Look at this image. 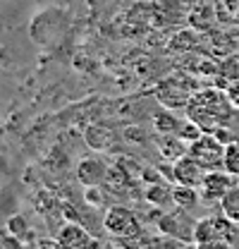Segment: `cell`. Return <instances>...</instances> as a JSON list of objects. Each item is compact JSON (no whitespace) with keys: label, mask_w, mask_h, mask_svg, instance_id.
<instances>
[{"label":"cell","mask_w":239,"mask_h":249,"mask_svg":"<svg viewBox=\"0 0 239 249\" xmlns=\"http://www.w3.org/2000/svg\"><path fill=\"white\" fill-rule=\"evenodd\" d=\"M235 110H237L235 103L220 87H201L184 108L187 118L194 120L204 132H213L218 127L230 124L235 118Z\"/></svg>","instance_id":"obj_1"},{"label":"cell","mask_w":239,"mask_h":249,"mask_svg":"<svg viewBox=\"0 0 239 249\" xmlns=\"http://www.w3.org/2000/svg\"><path fill=\"white\" fill-rule=\"evenodd\" d=\"M235 225L237 223H232L225 213L199 218L194 223L191 245H199V247H225V245H232L237 240Z\"/></svg>","instance_id":"obj_2"},{"label":"cell","mask_w":239,"mask_h":249,"mask_svg":"<svg viewBox=\"0 0 239 249\" xmlns=\"http://www.w3.org/2000/svg\"><path fill=\"white\" fill-rule=\"evenodd\" d=\"M201 89L199 79L191 77L189 72H175L170 77H165L158 87H155V98L172 110H184L187 103L191 101V96Z\"/></svg>","instance_id":"obj_3"},{"label":"cell","mask_w":239,"mask_h":249,"mask_svg":"<svg viewBox=\"0 0 239 249\" xmlns=\"http://www.w3.org/2000/svg\"><path fill=\"white\" fill-rule=\"evenodd\" d=\"M103 228L108 235H113L115 240H134L141 235V223L137 213L129 209V206H110L108 213L103 218Z\"/></svg>","instance_id":"obj_4"},{"label":"cell","mask_w":239,"mask_h":249,"mask_svg":"<svg viewBox=\"0 0 239 249\" xmlns=\"http://www.w3.org/2000/svg\"><path fill=\"white\" fill-rule=\"evenodd\" d=\"M187 154L191 156L204 170H220L225 160V144L218 142L210 132H204L199 139L189 142Z\"/></svg>","instance_id":"obj_5"},{"label":"cell","mask_w":239,"mask_h":249,"mask_svg":"<svg viewBox=\"0 0 239 249\" xmlns=\"http://www.w3.org/2000/svg\"><path fill=\"white\" fill-rule=\"evenodd\" d=\"M235 175H230L225 168L220 170H206L201 185H199V196L206 204H220V199L227 194V189L235 185Z\"/></svg>","instance_id":"obj_6"},{"label":"cell","mask_w":239,"mask_h":249,"mask_svg":"<svg viewBox=\"0 0 239 249\" xmlns=\"http://www.w3.org/2000/svg\"><path fill=\"white\" fill-rule=\"evenodd\" d=\"M194 223L189 218V211L187 209H175L172 213H163L158 218V228L163 235H170L179 242H191V235H194Z\"/></svg>","instance_id":"obj_7"},{"label":"cell","mask_w":239,"mask_h":249,"mask_svg":"<svg viewBox=\"0 0 239 249\" xmlns=\"http://www.w3.org/2000/svg\"><path fill=\"white\" fill-rule=\"evenodd\" d=\"M204 175H206V170L191 158L189 154H184L182 158L177 160H172V168H170V180L175 182V185H187V187H196L201 185V180H204Z\"/></svg>","instance_id":"obj_8"},{"label":"cell","mask_w":239,"mask_h":249,"mask_svg":"<svg viewBox=\"0 0 239 249\" xmlns=\"http://www.w3.org/2000/svg\"><path fill=\"white\" fill-rule=\"evenodd\" d=\"M55 242L62 249H86L96 245V240L89 235V230L82 228L77 220H72V223H67V225L60 228L58 235H55Z\"/></svg>","instance_id":"obj_9"},{"label":"cell","mask_w":239,"mask_h":249,"mask_svg":"<svg viewBox=\"0 0 239 249\" xmlns=\"http://www.w3.org/2000/svg\"><path fill=\"white\" fill-rule=\"evenodd\" d=\"M108 178H110L108 165H105L101 158H96V156L84 158V160L77 165V180L84 187H101L103 182H108Z\"/></svg>","instance_id":"obj_10"},{"label":"cell","mask_w":239,"mask_h":249,"mask_svg":"<svg viewBox=\"0 0 239 249\" xmlns=\"http://www.w3.org/2000/svg\"><path fill=\"white\" fill-rule=\"evenodd\" d=\"M155 146L163 154V158H168V160H177L189 149V144L177 134H158L155 137Z\"/></svg>","instance_id":"obj_11"},{"label":"cell","mask_w":239,"mask_h":249,"mask_svg":"<svg viewBox=\"0 0 239 249\" xmlns=\"http://www.w3.org/2000/svg\"><path fill=\"white\" fill-rule=\"evenodd\" d=\"M184 118H187V115H184ZM184 118H179L172 108H165V106H163V110L153 115V127H155L158 134H177L182 123H184Z\"/></svg>","instance_id":"obj_12"},{"label":"cell","mask_w":239,"mask_h":249,"mask_svg":"<svg viewBox=\"0 0 239 249\" xmlns=\"http://www.w3.org/2000/svg\"><path fill=\"white\" fill-rule=\"evenodd\" d=\"M199 201H201V196H199V189H196V187H187V185L172 187V204H175V206L191 211Z\"/></svg>","instance_id":"obj_13"},{"label":"cell","mask_w":239,"mask_h":249,"mask_svg":"<svg viewBox=\"0 0 239 249\" xmlns=\"http://www.w3.org/2000/svg\"><path fill=\"white\" fill-rule=\"evenodd\" d=\"M220 213H225L232 223L239 225V182H235L227 189V194L220 199Z\"/></svg>","instance_id":"obj_14"},{"label":"cell","mask_w":239,"mask_h":249,"mask_svg":"<svg viewBox=\"0 0 239 249\" xmlns=\"http://www.w3.org/2000/svg\"><path fill=\"white\" fill-rule=\"evenodd\" d=\"M144 196H146V201H151L153 206H165V204L172 201V189L165 187L163 182H153V185L146 187Z\"/></svg>","instance_id":"obj_15"},{"label":"cell","mask_w":239,"mask_h":249,"mask_svg":"<svg viewBox=\"0 0 239 249\" xmlns=\"http://www.w3.org/2000/svg\"><path fill=\"white\" fill-rule=\"evenodd\" d=\"M222 168H225L230 175L239 178V137L225 146V160H222Z\"/></svg>","instance_id":"obj_16"},{"label":"cell","mask_w":239,"mask_h":249,"mask_svg":"<svg viewBox=\"0 0 239 249\" xmlns=\"http://www.w3.org/2000/svg\"><path fill=\"white\" fill-rule=\"evenodd\" d=\"M218 74H220V77H225L227 82H235V79H239V55H232V58H227V60L220 62Z\"/></svg>","instance_id":"obj_17"},{"label":"cell","mask_w":239,"mask_h":249,"mask_svg":"<svg viewBox=\"0 0 239 249\" xmlns=\"http://www.w3.org/2000/svg\"><path fill=\"white\" fill-rule=\"evenodd\" d=\"M201 134H204V129L194 123V120H189V118H184V123H182V127H179V132H177V137H182L187 144L194 142V139H199Z\"/></svg>","instance_id":"obj_18"},{"label":"cell","mask_w":239,"mask_h":249,"mask_svg":"<svg viewBox=\"0 0 239 249\" xmlns=\"http://www.w3.org/2000/svg\"><path fill=\"white\" fill-rule=\"evenodd\" d=\"M194 43H196V38H194V34L191 31H182V34H177L172 41H170V51L175 53V51H189V48H194Z\"/></svg>","instance_id":"obj_19"},{"label":"cell","mask_w":239,"mask_h":249,"mask_svg":"<svg viewBox=\"0 0 239 249\" xmlns=\"http://www.w3.org/2000/svg\"><path fill=\"white\" fill-rule=\"evenodd\" d=\"M0 247H2V249L24 247V240H22V237H17L15 232H10V230L5 228V230H0Z\"/></svg>","instance_id":"obj_20"},{"label":"cell","mask_w":239,"mask_h":249,"mask_svg":"<svg viewBox=\"0 0 239 249\" xmlns=\"http://www.w3.org/2000/svg\"><path fill=\"white\" fill-rule=\"evenodd\" d=\"M210 134H213V137H215L218 142H222L225 146H227L230 142H235V139H237V134H235V132L230 129V124H225V127H218V129H213Z\"/></svg>","instance_id":"obj_21"},{"label":"cell","mask_w":239,"mask_h":249,"mask_svg":"<svg viewBox=\"0 0 239 249\" xmlns=\"http://www.w3.org/2000/svg\"><path fill=\"white\" fill-rule=\"evenodd\" d=\"M27 228H29V223H27V218L24 216H12L10 220H7V230H10V232H15L17 237H19Z\"/></svg>","instance_id":"obj_22"},{"label":"cell","mask_w":239,"mask_h":249,"mask_svg":"<svg viewBox=\"0 0 239 249\" xmlns=\"http://www.w3.org/2000/svg\"><path fill=\"white\" fill-rule=\"evenodd\" d=\"M225 91H227V96H230V101L235 103V108H239V79L230 82V87H227Z\"/></svg>","instance_id":"obj_23"}]
</instances>
